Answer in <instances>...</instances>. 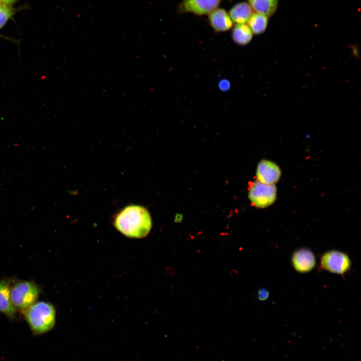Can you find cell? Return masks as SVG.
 Listing matches in <instances>:
<instances>
[{
  "label": "cell",
  "mask_w": 361,
  "mask_h": 361,
  "mask_svg": "<svg viewBox=\"0 0 361 361\" xmlns=\"http://www.w3.org/2000/svg\"><path fill=\"white\" fill-rule=\"evenodd\" d=\"M113 224L124 236L142 238L149 233L152 221L148 211L139 205H130L121 210L115 216Z\"/></svg>",
  "instance_id": "obj_1"
},
{
  "label": "cell",
  "mask_w": 361,
  "mask_h": 361,
  "mask_svg": "<svg viewBox=\"0 0 361 361\" xmlns=\"http://www.w3.org/2000/svg\"><path fill=\"white\" fill-rule=\"evenodd\" d=\"M32 333L41 335L51 330L55 325L56 309L51 303L37 301L23 313Z\"/></svg>",
  "instance_id": "obj_2"
},
{
  "label": "cell",
  "mask_w": 361,
  "mask_h": 361,
  "mask_svg": "<svg viewBox=\"0 0 361 361\" xmlns=\"http://www.w3.org/2000/svg\"><path fill=\"white\" fill-rule=\"evenodd\" d=\"M40 294L39 286L28 280L17 281L11 288V299L17 311L24 312L38 301Z\"/></svg>",
  "instance_id": "obj_3"
},
{
  "label": "cell",
  "mask_w": 361,
  "mask_h": 361,
  "mask_svg": "<svg viewBox=\"0 0 361 361\" xmlns=\"http://www.w3.org/2000/svg\"><path fill=\"white\" fill-rule=\"evenodd\" d=\"M319 265L321 270L344 276L351 269V261L347 254L337 250H330L322 254Z\"/></svg>",
  "instance_id": "obj_4"
},
{
  "label": "cell",
  "mask_w": 361,
  "mask_h": 361,
  "mask_svg": "<svg viewBox=\"0 0 361 361\" xmlns=\"http://www.w3.org/2000/svg\"><path fill=\"white\" fill-rule=\"evenodd\" d=\"M276 194L274 185H266L256 180L250 186L248 197L253 206L265 208L274 203Z\"/></svg>",
  "instance_id": "obj_5"
},
{
  "label": "cell",
  "mask_w": 361,
  "mask_h": 361,
  "mask_svg": "<svg viewBox=\"0 0 361 361\" xmlns=\"http://www.w3.org/2000/svg\"><path fill=\"white\" fill-rule=\"evenodd\" d=\"M291 261L294 269L300 273L310 272L316 264L314 254L311 250L305 248L295 251L292 254Z\"/></svg>",
  "instance_id": "obj_6"
},
{
  "label": "cell",
  "mask_w": 361,
  "mask_h": 361,
  "mask_svg": "<svg viewBox=\"0 0 361 361\" xmlns=\"http://www.w3.org/2000/svg\"><path fill=\"white\" fill-rule=\"evenodd\" d=\"M281 176L279 167L275 162L268 160L260 161L256 171L257 180L266 185H274Z\"/></svg>",
  "instance_id": "obj_7"
},
{
  "label": "cell",
  "mask_w": 361,
  "mask_h": 361,
  "mask_svg": "<svg viewBox=\"0 0 361 361\" xmlns=\"http://www.w3.org/2000/svg\"><path fill=\"white\" fill-rule=\"evenodd\" d=\"M222 0H184L179 6L182 12L207 15L217 9Z\"/></svg>",
  "instance_id": "obj_8"
},
{
  "label": "cell",
  "mask_w": 361,
  "mask_h": 361,
  "mask_svg": "<svg viewBox=\"0 0 361 361\" xmlns=\"http://www.w3.org/2000/svg\"><path fill=\"white\" fill-rule=\"evenodd\" d=\"M11 283L8 279L0 280V312L13 319L17 312L11 299Z\"/></svg>",
  "instance_id": "obj_9"
},
{
  "label": "cell",
  "mask_w": 361,
  "mask_h": 361,
  "mask_svg": "<svg viewBox=\"0 0 361 361\" xmlns=\"http://www.w3.org/2000/svg\"><path fill=\"white\" fill-rule=\"evenodd\" d=\"M209 19L213 28L217 32H224L233 26V22L227 12L223 9H216L209 14Z\"/></svg>",
  "instance_id": "obj_10"
},
{
  "label": "cell",
  "mask_w": 361,
  "mask_h": 361,
  "mask_svg": "<svg viewBox=\"0 0 361 361\" xmlns=\"http://www.w3.org/2000/svg\"><path fill=\"white\" fill-rule=\"evenodd\" d=\"M252 14L251 6L246 2L237 4L229 11L232 22L236 24H247Z\"/></svg>",
  "instance_id": "obj_11"
},
{
  "label": "cell",
  "mask_w": 361,
  "mask_h": 361,
  "mask_svg": "<svg viewBox=\"0 0 361 361\" xmlns=\"http://www.w3.org/2000/svg\"><path fill=\"white\" fill-rule=\"evenodd\" d=\"M279 0H248L249 4L256 13L270 17L276 12Z\"/></svg>",
  "instance_id": "obj_12"
},
{
  "label": "cell",
  "mask_w": 361,
  "mask_h": 361,
  "mask_svg": "<svg viewBox=\"0 0 361 361\" xmlns=\"http://www.w3.org/2000/svg\"><path fill=\"white\" fill-rule=\"evenodd\" d=\"M253 32L247 24H237L232 32V38L237 44L245 45L252 39Z\"/></svg>",
  "instance_id": "obj_13"
},
{
  "label": "cell",
  "mask_w": 361,
  "mask_h": 361,
  "mask_svg": "<svg viewBox=\"0 0 361 361\" xmlns=\"http://www.w3.org/2000/svg\"><path fill=\"white\" fill-rule=\"evenodd\" d=\"M268 23V17L263 14L253 13L247 24L253 33L260 34L266 29Z\"/></svg>",
  "instance_id": "obj_14"
},
{
  "label": "cell",
  "mask_w": 361,
  "mask_h": 361,
  "mask_svg": "<svg viewBox=\"0 0 361 361\" xmlns=\"http://www.w3.org/2000/svg\"><path fill=\"white\" fill-rule=\"evenodd\" d=\"M15 14L12 6L0 3V30L7 24Z\"/></svg>",
  "instance_id": "obj_15"
},
{
  "label": "cell",
  "mask_w": 361,
  "mask_h": 361,
  "mask_svg": "<svg viewBox=\"0 0 361 361\" xmlns=\"http://www.w3.org/2000/svg\"><path fill=\"white\" fill-rule=\"evenodd\" d=\"M269 296V291L264 288L260 289L257 294L258 298L261 301L266 300Z\"/></svg>",
  "instance_id": "obj_16"
},
{
  "label": "cell",
  "mask_w": 361,
  "mask_h": 361,
  "mask_svg": "<svg viewBox=\"0 0 361 361\" xmlns=\"http://www.w3.org/2000/svg\"><path fill=\"white\" fill-rule=\"evenodd\" d=\"M219 88L223 91H226L230 88V83L227 80H221L219 84Z\"/></svg>",
  "instance_id": "obj_17"
},
{
  "label": "cell",
  "mask_w": 361,
  "mask_h": 361,
  "mask_svg": "<svg viewBox=\"0 0 361 361\" xmlns=\"http://www.w3.org/2000/svg\"><path fill=\"white\" fill-rule=\"evenodd\" d=\"M18 0H0V3L12 6L15 4Z\"/></svg>",
  "instance_id": "obj_18"
}]
</instances>
